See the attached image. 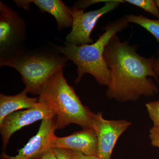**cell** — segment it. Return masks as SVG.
Instances as JSON below:
<instances>
[{
	"label": "cell",
	"mask_w": 159,
	"mask_h": 159,
	"mask_svg": "<svg viewBox=\"0 0 159 159\" xmlns=\"http://www.w3.org/2000/svg\"><path fill=\"white\" fill-rule=\"evenodd\" d=\"M103 56L111 75L106 92L109 99L120 102L136 101L143 96L157 93L158 89L150 78L159 83L153 67L155 56H141L136 48L127 41L121 42L117 34L106 47Z\"/></svg>",
	"instance_id": "6da1fadb"
},
{
	"label": "cell",
	"mask_w": 159,
	"mask_h": 159,
	"mask_svg": "<svg viewBox=\"0 0 159 159\" xmlns=\"http://www.w3.org/2000/svg\"><path fill=\"white\" fill-rule=\"evenodd\" d=\"M69 61L51 43L34 49L25 47L9 58L0 60V67H11L16 70L25 85L24 89L39 96L49 80L63 70Z\"/></svg>",
	"instance_id": "7a4b0ae2"
},
{
	"label": "cell",
	"mask_w": 159,
	"mask_h": 159,
	"mask_svg": "<svg viewBox=\"0 0 159 159\" xmlns=\"http://www.w3.org/2000/svg\"><path fill=\"white\" fill-rule=\"evenodd\" d=\"M129 23L125 16L107 24L105 31L99 35L96 42L80 46L69 44L65 46L52 43L54 48L77 66V77L75 84L81 81L86 74H91L101 85L108 86L111 75L104 59L106 47L115 34L128 28Z\"/></svg>",
	"instance_id": "3957f363"
},
{
	"label": "cell",
	"mask_w": 159,
	"mask_h": 159,
	"mask_svg": "<svg viewBox=\"0 0 159 159\" xmlns=\"http://www.w3.org/2000/svg\"><path fill=\"white\" fill-rule=\"evenodd\" d=\"M39 101L46 103L57 116L58 129L70 124H75L82 128H93V112L84 105L64 76L63 70L49 80L39 97Z\"/></svg>",
	"instance_id": "277c9868"
},
{
	"label": "cell",
	"mask_w": 159,
	"mask_h": 159,
	"mask_svg": "<svg viewBox=\"0 0 159 159\" xmlns=\"http://www.w3.org/2000/svg\"><path fill=\"white\" fill-rule=\"evenodd\" d=\"M27 38L24 20L0 1V60L9 58L25 48Z\"/></svg>",
	"instance_id": "5b68a950"
},
{
	"label": "cell",
	"mask_w": 159,
	"mask_h": 159,
	"mask_svg": "<svg viewBox=\"0 0 159 159\" xmlns=\"http://www.w3.org/2000/svg\"><path fill=\"white\" fill-rule=\"evenodd\" d=\"M125 2L122 0H106L102 8L85 12L84 9L74 6L70 7L73 24L70 32L66 38L65 43L77 46L93 43L91 34L99 19L116 9L121 3Z\"/></svg>",
	"instance_id": "8992f818"
},
{
	"label": "cell",
	"mask_w": 159,
	"mask_h": 159,
	"mask_svg": "<svg viewBox=\"0 0 159 159\" xmlns=\"http://www.w3.org/2000/svg\"><path fill=\"white\" fill-rule=\"evenodd\" d=\"M102 113L93 112L91 119L98 141L97 157L100 159H111L118 139L132 122L125 119L107 120L103 118Z\"/></svg>",
	"instance_id": "52a82bcc"
},
{
	"label": "cell",
	"mask_w": 159,
	"mask_h": 159,
	"mask_svg": "<svg viewBox=\"0 0 159 159\" xmlns=\"http://www.w3.org/2000/svg\"><path fill=\"white\" fill-rule=\"evenodd\" d=\"M55 116L56 115L48 106L39 100L36 106L10 114L0 124L3 150L6 149L10 138L16 132L39 120L53 119Z\"/></svg>",
	"instance_id": "ba28073f"
},
{
	"label": "cell",
	"mask_w": 159,
	"mask_h": 159,
	"mask_svg": "<svg viewBox=\"0 0 159 159\" xmlns=\"http://www.w3.org/2000/svg\"><path fill=\"white\" fill-rule=\"evenodd\" d=\"M58 129L56 120L53 119L42 120L39 129L23 148L18 150V153L14 157L4 155L7 159L34 158L46 151L53 148L56 138L55 131Z\"/></svg>",
	"instance_id": "9c48e42d"
},
{
	"label": "cell",
	"mask_w": 159,
	"mask_h": 159,
	"mask_svg": "<svg viewBox=\"0 0 159 159\" xmlns=\"http://www.w3.org/2000/svg\"><path fill=\"white\" fill-rule=\"evenodd\" d=\"M53 148L79 152L86 155L97 156L98 141L93 128H83L68 136H56Z\"/></svg>",
	"instance_id": "30bf717a"
},
{
	"label": "cell",
	"mask_w": 159,
	"mask_h": 159,
	"mask_svg": "<svg viewBox=\"0 0 159 159\" xmlns=\"http://www.w3.org/2000/svg\"><path fill=\"white\" fill-rule=\"evenodd\" d=\"M16 5L26 11L30 9V4H34L42 12H48L54 16L58 30L72 27L73 20L69 8L61 0H14Z\"/></svg>",
	"instance_id": "8fae6325"
},
{
	"label": "cell",
	"mask_w": 159,
	"mask_h": 159,
	"mask_svg": "<svg viewBox=\"0 0 159 159\" xmlns=\"http://www.w3.org/2000/svg\"><path fill=\"white\" fill-rule=\"evenodd\" d=\"M28 93L24 89L20 93L14 96L0 94V124L10 114L37 105L39 98L29 97L27 96Z\"/></svg>",
	"instance_id": "7c38bea8"
},
{
	"label": "cell",
	"mask_w": 159,
	"mask_h": 159,
	"mask_svg": "<svg viewBox=\"0 0 159 159\" xmlns=\"http://www.w3.org/2000/svg\"><path fill=\"white\" fill-rule=\"evenodd\" d=\"M129 23L138 24L150 32L156 39L159 44V20L151 19L142 15L125 16Z\"/></svg>",
	"instance_id": "4fadbf2b"
},
{
	"label": "cell",
	"mask_w": 159,
	"mask_h": 159,
	"mask_svg": "<svg viewBox=\"0 0 159 159\" xmlns=\"http://www.w3.org/2000/svg\"><path fill=\"white\" fill-rule=\"evenodd\" d=\"M125 2L129 3L145 11L149 12L155 17H159V9L155 1L153 0H125Z\"/></svg>",
	"instance_id": "5bb4252c"
},
{
	"label": "cell",
	"mask_w": 159,
	"mask_h": 159,
	"mask_svg": "<svg viewBox=\"0 0 159 159\" xmlns=\"http://www.w3.org/2000/svg\"><path fill=\"white\" fill-rule=\"evenodd\" d=\"M148 116L153 123V125H159V99L151 101L145 104Z\"/></svg>",
	"instance_id": "9a60e30c"
},
{
	"label": "cell",
	"mask_w": 159,
	"mask_h": 159,
	"mask_svg": "<svg viewBox=\"0 0 159 159\" xmlns=\"http://www.w3.org/2000/svg\"><path fill=\"white\" fill-rule=\"evenodd\" d=\"M149 137L151 145L154 147L159 148V125H153L150 129Z\"/></svg>",
	"instance_id": "2e32d148"
},
{
	"label": "cell",
	"mask_w": 159,
	"mask_h": 159,
	"mask_svg": "<svg viewBox=\"0 0 159 159\" xmlns=\"http://www.w3.org/2000/svg\"><path fill=\"white\" fill-rule=\"evenodd\" d=\"M70 159H100L97 156L86 155L79 152L66 149Z\"/></svg>",
	"instance_id": "e0dca14e"
},
{
	"label": "cell",
	"mask_w": 159,
	"mask_h": 159,
	"mask_svg": "<svg viewBox=\"0 0 159 159\" xmlns=\"http://www.w3.org/2000/svg\"><path fill=\"white\" fill-rule=\"evenodd\" d=\"M34 158L36 159H58L54 153L53 148L46 151L45 152L41 154L40 155Z\"/></svg>",
	"instance_id": "ac0fdd59"
},
{
	"label": "cell",
	"mask_w": 159,
	"mask_h": 159,
	"mask_svg": "<svg viewBox=\"0 0 159 159\" xmlns=\"http://www.w3.org/2000/svg\"><path fill=\"white\" fill-rule=\"evenodd\" d=\"M58 159H70L66 149L61 148H53Z\"/></svg>",
	"instance_id": "d6986e66"
},
{
	"label": "cell",
	"mask_w": 159,
	"mask_h": 159,
	"mask_svg": "<svg viewBox=\"0 0 159 159\" xmlns=\"http://www.w3.org/2000/svg\"><path fill=\"white\" fill-rule=\"evenodd\" d=\"M153 67L154 71L156 74L159 80V52L157 57H155L154 61Z\"/></svg>",
	"instance_id": "ffe728a7"
},
{
	"label": "cell",
	"mask_w": 159,
	"mask_h": 159,
	"mask_svg": "<svg viewBox=\"0 0 159 159\" xmlns=\"http://www.w3.org/2000/svg\"><path fill=\"white\" fill-rule=\"evenodd\" d=\"M155 1L156 3L157 6L158 7L159 9V0H156Z\"/></svg>",
	"instance_id": "44dd1931"
},
{
	"label": "cell",
	"mask_w": 159,
	"mask_h": 159,
	"mask_svg": "<svg viewBox=\"0 0 159 159\" xmlns=\"http://www.w3.org/2000/svg\"><path fill=\"white\" fill-rule=\"evenodd\" d=\"M36 159L35 158H33V159Z\"/></svg>",
	"instance_id": "7402d4cb"
},
{
	"label": "cell",
	"mask_w": 159,
	"mask_h": 159,
	"mask_svg": "<svg viewBox=\"0 0 159 159\" xmlns=\"http://www.w3.org/2000/svg\"><path fill=\"white\" fill-rule=\"evenodd\" d=\"M4 159H6V158H4Z\"/></svg>",
	"instance_id": "603a6c76"
}]
</instances>
